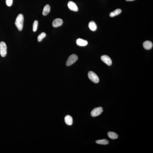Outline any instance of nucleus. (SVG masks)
Masks as SVG:
<instances>
[{"mask_svg":"<svg viewBox=\"0 0 153 153\" xmlns=\"http://www.w3.org/2000/svg\"><path fill=\"white\" fill-rule=\"evenodd\" d=\"M122 10L120 9H117L115 10L114 11L111 12L109 14L110 16L113 17L115 16L120 14Z\"/></svg>","mask_w":153,"mask_h":153,"instance_id":"obj_14","label":"nucleus"},{"mask_svg":"<svg viewBox=\"0 0 153 153\" xmlns=\"http://www.w3.org/2000/svg\"><path fill=\"white\" fill-rule=\"evenodd\" d=\"M24 18L22 14H19L17 16L15 20V24L18 30L21 31L23 28Z\"/></svg>","mask_w":153,"mask_h":153,"instance_id":"obj_1","label":"nucleus"},{"mask_svg":"<svg viewBox=\"0 0 153 153\" xmlns=\"http://www.w3.org/2000/svg\"><path fill=\"white\" fill-rule=\"evenodd\" d=\"M63 23L62 20L61 18H57L55 19L52 23L53 27L56 28L61 26Z\"/></svg>","mask_w":153,"mask_h":153,"instance_id":"obj_8","label":"nucleus"},{"mask_svg":"<svg viewBox=\"0 0 153 153\" xmlns=\"http://www.w3.org/2000/svg\"><path fill=\"white\" fill-rule=\"evenodd\" d=\"M46 36V34L45 33L43 32L41 33L39 36L37 37V40L39 42H41L42 41L43 39Z\"/></svg>","mask_w":153,"mask_h":153,"instance_id":"obj_17","label":"nucleus"},{"mask_svg":"<svg viewBox=\"0 0 153 153\" xmlns=\"http://www.w3.org/2000/svg\"><path fill=\"white\" fill-rule=\"evenodd\" d=\"M13 0H6V5L8 6H11L12 5Z\"/></svg>","mask_w":153,"mask_h":153,"instance_id":"obj_19","label":"nucleus"},{"mask_svg":"<svg viewBox=\"0 0 153 153\" xmlns=\"http://www.w3.org/2000/svg\"><path fill=\"white\" fill-rule=\"evenodd\" d=\"M78 59V57L76 54H72L69 56L66 62V65L68 66L72 65L76 62Z\"/></svg>","mask_w":153,"mask_h":153,"instance_id":"obj_3","label":"nucleus"},{"mask_svg":"<svg viewBox=\"0 0 153 153\" xmlns=\"http://www.w3.org/2000/svg\"><path fill=\"white\" fill-rule=\"evenodd\" d=\"M143 45L145 49L146 50H150L152 48L153 44L151 41H146L143 43Z\"/></svg>","mask_w":153,"mask_h":153,"instance_id":"obj_10","label":"nucleus"},{"mask_svg":"<svg viewBox=\"0 0 153 153\" xmlns=\"http://www.w3.org/2000/svg\"><path fill=\"white\" fill-rule=\"evenodd\" d=\"M38 25V21L36 20L34 21L33 24V30L34 32L36 31Z\"/></svg>","mask_w":153,"mask_h":153,"instance_id":"obj_18","label":"nucleus"},{"mask_svg":"<svg viewBox=\"0 0 153 153\" xmlns=\"http://www.w3.org/2000/svg\"><path fill=\"white\" fill-rule=\"evenodd\" d=\"M76 44L80 46H85L87 45L88 42L87 40L80 38L76 40Z\"/></svg>","mask_w":153,"mask_h":153,"instance_id":"obj_9","label":"nucleus"},{"mask_svg":"<svg viewBox=\"0 0 153 153\" xmlns=\"http://www.w3.org/2000/svg\"><path fill=\"white\" fill-rule=\"evenodd\" d=\"M88 76L90 80L94 83L97 84L99 82V77L94 72L90 71L88 73Z\"/></svg>","mask_w":153,"mask_h":153,"instance_id":"obj_4","label":"nucleus"},{"mask_svg":"<svg viewBox=\"0 0 153 153\" xmlns=\"http://www.w3.org/2000/svg\"><path fill=\"white\" fill-rule=\"evenodd\" d=\"M126 0L127 1H132L135 0Z\"/></svg>","mask_w":153,"mask_h":153,"instance_id":"obj_20","label":"nucleus"},{"mask_svg":"<svg viewBox=\"0 0 153 153\" xmlns=\"http://www.w3.org/2000/svg\"><path fill=\"white\" fill-rule=\"evenodd\" d=\"M103 111L102 108V107H98L95 108L91 111V115L93 117H96L101 114Z\"/></svg>","mask_w":153,"mask_h":153,"instance_id":"obj_5","label":"nucleus"},{"mask_svg":"<svg viewBox=\"0 0 153 153\" xmlns=\"http://www.w3.org/2000/svg\"><path fill=\"white\" fill-rule=\"evenodd\" d=\"M88 27L92 31H94L97 29V26L95 23L93 21H91L88 24Z\"/></svg>","mask_w":153,"mask_h":153,"instance_id":"obj_12","label":"nucleus"},{"mask_svg":"<svg viewBox=\"0 0 153 153\" xmlns=\"http://www.w3.org/2000/svg\"><path fill=\"white\" fill-rule=\"evenodd\" d=\"M96 142L97 144L104 145L108 144L109 143L108 140L105 139L96 140Z\"/></svg>","mask_w":153,"mask_h":153,"instance_id":"obj_16","label":"nucleus"},{"mask_svg":"<svg viewBox=\"0 0 153 153\" xmlns=\"http://www.w3.org/2000/svg\"><path fill=\"white\" fill-rule=\"evenodd\" d=\"M65 121L68 125L70 126L73 124V119L72 117L69 115H67L65 117Z\"/></svg>","mask_w":153,"mask_h":153,"instance_id":"obj_11","label":"nucleus"},{"mask_svg":"<svg viewBox=\"0 0 153 153\" xmlns=\"http://www.w3.org/2000/svg\"><path fill=\"white\" fill-rule=\"evenodd\" d=\"M7 53V47L5 42L0 43V54L2 57H6Z\"/></svg>","mask_w":153,"mask_h":153,"instance_id":"obj_2","label":"nucleus"},{"mask_svg":"<svg viewBox=\"0 0 153 153\" xmlns=\"http://www.w3.org/2000/svg\"><path fill=\"white\" fill-rule=\"evenodd\" d=\"M68 6L70 10L74 11H78V9L76 4L72 1H69L68 2Z\"/></svg>","mask_w":153,"mask_h":153,"instance_id":"obj_7","label":"nucleus"},{"mask_svg":"<svg viewBox=\"0 0 153 153\" xmlns=\"http://www.w3.org/2000/svg\"><path fill=\"white\" fill-rule=\"evenodd\" d=\"M108 135L109 137L113 139H117L118 137L117 134L112 131H109L108 133Z\"/></svg>","mask_w":153,"mask_h":153,"instance_id":"obj_15","label":"nucleus"},{"mask_svg":"<svg viewBox=\"0 0 153 153\" xmlns=\"http://www.w3.org/2000/svg\"><path fill=\"white\" fill-rule=\"evenodd\" d=\"M101 58L102 61L107 64V65L110 66L112 64V60L108 56L106 55H104L102 56Z\"/></svg>","mask_w":153,"mask_h":153,"instance_id":"obj_6","label":"nucleus"},{"mask_svg":"<svg viewBox=\"0 0 153 153\" xmlns=\"http://www.w3.org/2000/svg\"><path fill=\"white\" fill-rule=\"evenodd\" d=\"M50 7L49 5H46L44 7L43 10V14L44 16L47 15L50 11Z\"/></svg>","mask_w":153,"mask_h":153,"instance_id":"obj_13","label":"nucleus"}]
</instances>
